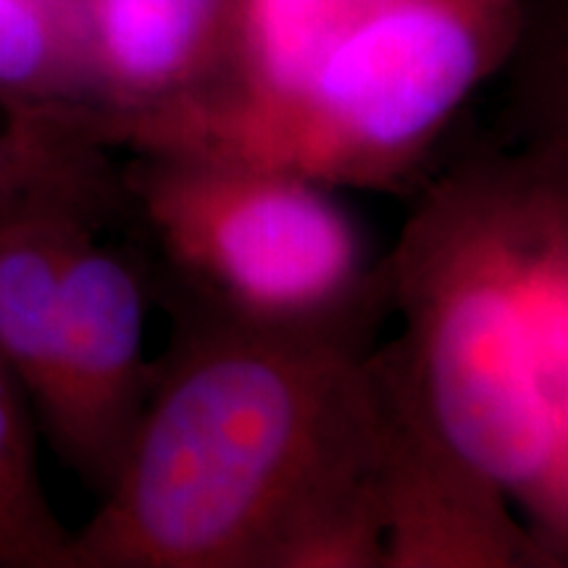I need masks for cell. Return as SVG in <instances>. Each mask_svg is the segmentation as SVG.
Wrapping results in <instances>:
<instances>
[{
	"label": "cell",
	"mask_w": 568,
	"mask_h": 568,
	"mask_svg": "<svg viewBox=\"0 0 568 568\" xmlns=\"http://www.w3.org/2000/svg\"><path fill=\"white\" fill-rule=\"evenodd\" d=\"M176 314L69 568H385L368 339Z\"/></svg>",
	"instance_id": "6da1fadb"
},
{
	"label": "cell",
	"mask_w": 568,
	"mask_h": 568,
	"mask_svg": "<svg viewBox=\"0 0 568 568\" xmlns=\"http://www.w3.org/2000/svg\"><path fill=\"white\" fill-rule=\"evenodd\" d=\"M403 329L372 351L385 477L510 503L568 556V140L479 153L426 190L385 258Z\"/></svg>",
	"instance_id": "7a4b0ae2"
},
{
	"label": "cell",
	"mask_w": 568,
	"mask_h": 568,
	"mask_svg": "<svg viewBox=\"0 0 568 568\" xmlns=\"http://www.w3.org/2000/svg\"><path fill=\"white\" fill-rule=\"evenodd\" d=\"M521 0H389L326 48L301 88L145 148L290 169L324 187H395L506 61Z\"/></svg>",
	"instance_id": "3957f363"
},
{
	"label": "cell",
	"mask_w": 568,
	"mask_h": 568,
	"mask_svg": "<svg viewBox=\"0 0 568 568\" xmlns=\"http://www.w3.org/2000/svg\"><path fill=\"white\" fill-rule=\"evenodd\" d=\"M122 197L151 232L182 311L293 335L368 339L389 311L385 261L324 184L197 151H138Z\"/></svg>",
	"instance_id": "277c9868"
},
{
	"label": "cell",
	"mask_w": 568,
	"mask_h": 568,
	"mask_svg": "<svg viewBox=\"0 0 568 568\" xmlns=\"http://www.w3.org/2000/svg\"><path fill=\"white\" fill-rule=\"evenodd\" d=\"M148 282L92 226L63 272L45 387L34 416L63 464L103 495L134 435L155 364L145 361Z\"/></svg>",
	"instance_id": "5b68a950"
},
{
	"label": "cell",
	"mask_w": 568,
	"mask_h": 568,
	"mask_svg": "<svg viewBox=\"0 0 568 568\" xmlns=\"http://www.w3.org/2000/svg\"><path fill=\"white\" fill-rule=\"evenodd\" d=\"M98 130L151 145L243 90V0H80Z\"/></svg>",
	"instance_id": "8992f818"
},
{
	"label": "cell",
	"mask_w": 568,
	"mask_h": 568,
	"mask_svg": "<svg viewBox=\"0 0 568 568\" xmlns=\"http://www.w3.org/2000/svg\"><path fill=\"white\" fill-rule=\"evenodd\" d=\"M122 201L109 163L27 197L0 219V358L32 408L45 387L71 247Z\"/></svg>",
	"instance_id": "52a82bcc"
},
{
	"label": "cell",
	"mask_w": 568,
	"mask_h": 568,
	"mask_svg": "<svg viewBox=\"0 0 568 568\" xmlns=\"http://www.w3.org/2000/svg\"><path fill=\"white\" fill-rule=\"evenodd\" d=\"M0 109L95 111L80 0H0Z\"/></svg>",
	"instance_id": "ba28073f"
},
{
	"label": "cell",
	"mask_w": 568,
	"mask_h": 568,
	"mask_svg": "<svg viewBox=\"0 0 568 568\" xmlns=\"http://www.w3.org/2000/svg\"><path fill=\"white\" fill-rule=\"evenodd\" d=\"M34 408L0 358V568H69L71 531L40 481Z\"/></svg>",
	"instance_id": "9c48e42d"
},
{
	"label": "cell",
	"mask_w": 568,
	"mask_h": 568,
	"mask_svg": "<svg viewBox=\"0 0 568 568\" xmlns=\"http://www.w3.org/2000/svg\"><path fill=\"white\" fill-rule=\"evenodd\" d=\"M88 111L11 113L0 130V219L40 190L103 166Z\"/></svg>",
	"instance_id": "30bf717a"
},
{
	"label": "cell",
	"mask_w": 568,
	"mask_h": 568,
	"mask_svg": "<svg viewBox=\"0 0 568 568\" xmlns=\"http://www.w3.org/2000/svg\"><path fill=\"white\" fill-rule=\"evenodd\" d=\"M389 3V0H316L318 11L329 27L335 40L343 34L347 27H353L355 21H361L368 13L382 9V6Z\"/></svg>",
	"instance_id": "8fae6325"
}]
</instances>
